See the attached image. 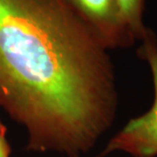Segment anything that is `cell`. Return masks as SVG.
<instances>
[{
  "label": "cell",
  "mask_w": 157,
  "mask_h": 157,
  "mask_svg": "<svg viewBox=\"0 0 157 157\" xmlns=\"http://www.w3.org/2000/svg\"><path fill=\"white\" fill-rule=\"evenodd\" d=\"M11 146L6 138V126L0 121V157H11Z\"/></svg>",
  "instance_id": "5b68a950"
},
{
  "label": "cell",
  "mask_w": 157,
  "mask_h": 157,
  "mask_svg": "<svg viewBox=\"0 0 157 157\" xmlns=\"http://www.w3.org/2000/svg\"><path fill=\"white\" fill-rule=\"evenodd\" d=\"M67 1L107 50L126 47L135 42L118 0Z\"/></svg>",
  "instance_id": "3957f363"
},
{
  "label": "cell",
  "mask_w": 157,
  "mask_h": 157,
  "mask_svg": "<svg viewBox=\"0 0 157 157\" xmlns=\"http://www.w3.org/2000/svg\"><path fill=\"white\" fill-rule=\"evenodd\" d=\"M146 0H118L124 19L135 39H142L147 28L143 25V12Z\"/></svg>",
  "instance_id": "277c9868"
},
{
  "label": "cell",
  "mask_w": 157,
  "mask_h": 157,
  "mask_svg": "<svg viewBox=\"0 0 157 157\" xmlns=\"http://www.w3.org/2000/svg\"><path fill=\"white\" fill-rule=\"evenodd\" d=\"M139 55L146 59L151 69L155 100L149 111L129 121L106 147L102 155L113 151H123L135 157L157 155V39L150 29L147 28Z\"/></svg>",
  "instance_id": "7a4b0ae2"
},
{
  "label": "cell",
  "mask_w": 157,
  "mask_h": 157,
  "mask_svg": "<svg viewBox=\"0 0 157 157\" xmlns=\"http://www.w3.org/2000/svg\"><path fill=\"white\" fill-rule=\"evenodd\" d=\"M0 107L33 151L78 157L110 128L107 49L67 0H0Z\"/></svg>",
  "instance_id": "6da1fadb"
}]
</instances>
